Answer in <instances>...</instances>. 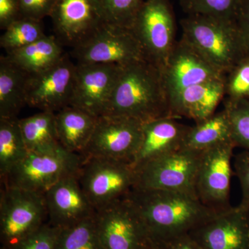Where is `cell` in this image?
Here are the masks:
<instances>
[{
	"label": "cell",
	"instance_id": "cell-1",
	"mask_svg": "<svg viewBox=\"0 0 249 249\" xmlns=\"http://www.w3.org/2000/svg\"><path fill=\"white\" fill-rule=\"evenodd\" d=\"M127 198L152 240L163 242L189 233L218 213L196 196L178 192L134 188Z\"/></svg>",
	"mask_w": 249,
	"mask_h": 249
},
{
	"label": "cell",
	"instance_id": "cell-2",
	"mask_svg": "<svg viewBox=\"0 0 249 249\" xmlns=\"http://www.w3.org/2000/svg\"><path fill=\"white\" fill-rule=\"evenodd\" d=\"M103 115L142 123L170 117L169 94L161 71L145 60L123 67Z\"/></svg>",
	"mask_w": 249,
	"mask_h": 249
},
{
	"label": "cell",
	"instance_id": "cell-3",
	"mask_svg": "<svg viewBox=\"0 0 249 249\" xmlns=\"http://www.w3.org/2000/svg\"><path fill=\"white\" fill-rule=\"evenodd\" d=\"M180 24L182 37L225 74L249 55L234 19L186 15Z\"/></svg>",
	"mask_w": 249,
	"mask_h": 249
},
{
	"label": "cell",
	"instance_id": "cell-4",
	"mask_svg": "<svg viewBox=\"0 0 249 249\" xmlns=\"http://www.w3.org/2000/svg\"><path fill=\"white\" fill-rule=\"evenodd\" d=\"M78 178L96 211L126 197L136 183L132 163L101 157L82 159Z\"/></svg>",
	"mask_w": 249,
	"mask_h": 249
},
{
	"label": "cell",
	"instance_id": "cell-5",
	"mask_svg": "<svg viewBox=\"0 0 249 249\" xmlns=\"http://www.w3.org/2000/svg\"><path fill=\"white\" fill-rule=\"evenodd\" d=\"M131 30L145 60L163 71L176 40V18L169 0H145Z\"/></svg>",
	"mask_w": 249,
	"mask_h": 249
},
{
	"label": "cell",
	"instance_id": "cell-6",
	"mask_svg": "<svg viewBox=\"0 0 249 249\" xmlns=\"http://www.w3.org/2000/svg\"><path fill=\"white\" fill-rule=\"evenodd\" d=\"M48 219L43 195L1 185L0 226L6 249L40 229Z\"/></svg>",
	"mask_w": 249,
	"mask_h": 249
},
{
	"label": "cell",
	"instance_id": "cell-7",
	"mask_svg": "<svg viewBox=\"0 0 249 249\" xmlns=\"http://www.w3.org/2000/svg\"><path fill=\"white\" fill-rule=\"evenodd\" d=\"M201 153L181 148L136 167L134 188L178 192L196 196V177Z\"/></svg>",
	"mask_w": 249,
	"mask_h": 249
},
{
	"label": "cell",
	"instance_id": "cell-8",
	"mask_svg": "<svg viewBox=\"0 0 249 249\" xmlns=\"http://www.w3.org/2000/svg\"><path fill=\"white\" fill-rule=\"evenodd\" d=\"M80 155L62 149L52 153L29 152L27 157L1 179V185L44 195L64 177L76 173Z\"/></svg>",
	"mask_w": 249,
	"mask_h": 249
},
{
	"label": "cell",
	"instance_id": "cell-9",
	"mask_svg": "<svg viewBox=\"0 0 249 249\" xmlns=\"http://www.w3.org/2000/svg\"><path fill=\"white\" fill-rule=\"evenodd\" d=\"M142 124L129 118L99 116L92 136L80 157L112 159L132 164L142 145Z\"/></svg>",
	"mask_w": 249,
	"mask_h": 249
},
{
	"label": "cell",
	"instance_id": "cell-10",
	"mask_svg": "<svg viewBox=\"0 0 249 249\" xmlns=\"http://www.w3.org/2000/svg\"><path fill=\"white\" fill-rule=\"evenodd\" d=\"M50 18L57 40L71 49L109 24L101 0H58Z\"/></svg>",
	"mask_w": 249,
	"mask_h": 249
},
{
	"label": "cell",
	"instance_id": "cell-11",
	"mask_svg": "<svg viewBox=\"0 0 249 249\" xmlns=\"http://www.w3.org/2000/svg\"><path fill=\"white\" fill-rule=\"evenodd\" d=\"M95 220L103 249H142L152 240L127 196L97 210Z\"/></svg>",
	"mask_w": 249,
	"mask_h": 249
},
{
	"label": "cell",
	"instance_id": "cell-12",
	"mask_svg": "<svg viewBox=\"0 0 249 249\" xmlns=\"http://www.w3.org/2000/svg\"><path fill=\"white\" fill-rule=\"evenodd\" d=\"M71 54L79 65L106 64L124 67L145 60L142 46L132 30L110 24L81 45L72 49Z\"/></svg>",
	"mask_w": 249,
	"mask_h": 249
},
{
	"label": "cell",
	"instance_id": "cell-13",
	"mask_svg": "<svg viewBox=\"0 0 249 249\" xmlns=\"http://www.w3.org/2000/svg\"><path fill=\"white\" fill-rule=\"evenodd\" d=\"M235 144L225 142L201 152L196 181V196L216 212L230 209L231 160Z\"/></svg>",
	"mask_w": 249,
	"mask_h": 249
},
{
	"label": "cell",
	"instance_id": "cell-14",
	"mask_svg": "<svg viewBox=\"0 0 249 249\" xmlns=\"http://www.w3.org/2000/svg\"><path fill=\"white\" fill-rule=\"evenodd\" d=\"M76 67L65 53L52 66L35 74H29L27 106L55 113L70 106Z\"/></svg>",
	"mask_w": 249,
	"mask_h": 249
},
{
	"label": "cell",
	"instance_id": "cell-15",
	"mask_svg": "<svg viewBox=\"0 0 249 249\" xmlns=\"http://www.w3.org/2000/svg\"><path fill=\"white\" fill-rule=\"evenodd\" d=\"M161 72L170 98L193 85L226 77L183 37L175 42Z\"/></svg>",
	"mask_w": 249,
	"mask_h": 249
},
{
	"label": "cell",
	"instance_id": "cell-16",
	"mask_svg": "<svg viewBox=\"0 0 249 249\" xmlns=\"http://www.w3.org/2000/svg\"><path fill=\"white\" fill-rule=\"evenodd\" d=\"M70 106L95 116H103L123 66L106 64H76Z\"/></svg>",
	"mask_w": 249,
	"mask_h": 249
},
{
	"label": "cell",
	"instance_id": "cell-17",
	"mask_svg": "<svg viewBox=\"0 0 249 249\" xmlns=\"http://www.w3.org/2000/svg\"><path fill=\"white\" fill-rule=\"evenodd\" d=\"M188 234L204 249H249V211L231 206Z\"/></svg>",
	"mask_w": 249,
	"mask_h": 249
},
{
	"label": "cell",
	"instance_id": "cell-18",
	"mask_svg": "<svg viewBox=\"0 0 249 249\" xmlns=\"http://www.w3.org/2000/svg\"><path fill=\"white\" fill-rule=\"evenodd\" d=\"M78 172L64 177L43 195L49 222L58 229L71 227L96 214L80 186Z\"/></svg>",
	"mask_w": 249,
	"mask_h": 249
},
{
	"label": "cell",
	"instance_id": "cell-19",
	"mask_svg": "<svg viewBox=\"0 0 249 249\" xmlns=\"http://www.w3.org/2000/svg\"><path fill=\"white\" fill-rule=\"evenodd\" d=\"M225 78L210 80L178 91L170 98V117L196 123L211 117L226 96Z\"/></svg>",
	"mask_w": 249,
	"mask_h": 249
},
{
	"label": "cell",
	"instance_id": "cell-20",
	"mask_svg": "<svg viewBox=\"0 0 249 249\" xmlns=\"http://www.w3.org/2000/svg\"><path fill=\"white\" fill-rule=\"evenodd\" d=\"M189 128L171 117L143 123L142 145L132 163L134 168L182 148Z\"/></svg>",
	"mask_w": 249,
	"mask_h": 249
},
{
	"label": "cell",
	"instance_id": "cell-21",
	"mask_svg": "<svg viewBox=\"0 0 249 249\" xmlns=\"http://www.w3.org/2000/svg\"><path fill=\"white\" fill-rule=\"evenodd\" d=\"M55 114L60 145L67 151L81 155L92 136L98 117L71 106Z\"/></svg>",
	"mask_w": 249,
	"mask_h": 249
},
{
	"label": "cell",
	"instance_id": "cell-22",
	"mask_svg": "<svg viewBox=\"0 0 249 249\" xmlns=\"http://www.w3.org/2000/svg\"><path fill=\"white\" fill-rule=\"evenodd\" d=\"M29 74L0 57V119H14L27 106V83Z\"/></svg>",
	"mask_w": 249,
	"mask_h": 249
},
{
	"label": "cell",
	"instance_id": "cell-23",
	"mask_svg": "<svg viewBox=\"0 0 249 249\" xmlns=\"http://www.w3.org/2000/svg\"><path fill=\"white\" fill-rule=\"evenodd\" d=\"M64 55L62 45L55 36H45L24 48L6 53L5 56L31 75L52 66Z\"/></svg>",
	"mask_w": 249,
	"mask_h": 249
},
{
	"label": "cell",
	"instance_id": "cell-24",
	"mask_svg": "<svg viewBox=\"0 0 249 249\" xmlns=\"http://www.w3.org/2000/svg\"><path fill=\"white\" fill-rule=\"evenodd\" d=\"M19 124L29 152L52 153L65 149L59 142L55 112L42 111L19 119Z\"/></svg>",
	"mask_w": 249,
	"mask_h": 249
},
{
	"label": "cell",
	"instance_id": "cell-25",
	"mask_svg": "<svg viewBox=\"0 0 249 249\" xmlns=\"http://www.w3.org/2000/svg\"><path fill=\"white\" fill-rule=\"evenodd\" d=\"M229 142H232L231 130L229 116L224 109L195 125L190 126L182 148L203 152Z\"/></svg>",
	"mask_w": 249,
	"mask_h": 249
},
{
	"label": "cell",
	"instance_id": "cell-26",
	"mask_svg": "<svg viewBox=\"0 0 249 249\" xmlns=\"http://www.w3.org/2000/svg\"><path fill=\"white\" fill-rule=\"evenodd\" d=\"M29 152L19 119H0V178H4Z\"/></svg>",
	"mask_w": 249,
	"mask_h": 249
},
{
	"label": "cell",
	"instance_id": "cell-27",
	"mask_svg": "<svg viewBox=\"0 0 249 249\" xmlns=\"http://www.w3.org/2000/svg\"><path fill=\"white\" fill-rule=\"evenodd\" d=\"M56 249H103L95 215L71 227L60 229Z\"/></svg>",
	"mask_w": 249,
	"mask_h": 249
},
{
	"label": "cell",
	"instance_id": "cell-28",
	"mask_svg": "<svg viewBox=\"0 0 249 249\" xmlns=\"http://www.w3.org/2000/svg\"><path fill=\"white\" fill-rule=\"evenodd\" d=\"M42 21L22 18L5 29L0 47L6 53L24 48L45 36Z\"/></svg>",
	"mask_w": 249,
	"mask_h": 249
},
{
	"label": "cell",
	"instance_id": "cell-29",
	"mask_svg": "<svg viewBox=\"0 0 249 249\" xmlns=\"http://www.w3.org/2000/svg\"><path fill=\"white\" fill-rule=\"evenodd\" d=\"M243 0H178L186 15H204L236 20Z\"/></svg>",
	"mask_w": 249,
	"mask_h": 249
},
{
	"label": "cell",
	"instance_id": "cell-30",
	"mask_svg": "<svg viewBox=\"0 0 249 249\" xmlns=\"http://www.w3.org/2000/svg\"><path fill=\"white\" fill-rule=\"evenodd\" d=\"M224 109L230 121L232 142L249 152V99L226 98Z\"/></svg>",
	"mask_w": 249,
	"mask_h": 249
},
{
	"label": "cell",
	"instance_id": "cell-31",
	"mask_svg": "<svg viewBox=\"0 0 249 249\" xmlns=\"http://www.w3.org/2000/svg\"><path fill=\"white\" fill-rule=\"evenodd\" d=\"M145 0H101L108 22L131 29Z\"/></svg>",
	"mask_w": 249,
	"mask_h": 249
},
{
	"label": "cell",
	"instance_id": "cell-32",
	"mask_svg": "<svg viewBox=\"0 0 249 249\" xmlns=\"http://www.w3.org/2000/svg\"><path fill=\"white\" fill-rule=\"evenodd\" d=\"M226 98L249 99V54L226 74Z\"/></svg>",
	"mask_w": 249,
	"mask_h": 249
},
{
	"label": "cell",
	"instance_id": "cell-33",
	"mask_svg": "<svg viewBox=\"0 0 249 249\" xmlns=\"http://www.w3.org/2000/svg\"><path fill=\"white\" fill-rule=\"evenodd\" d=\"M60 229L46 222L40 229L10 249H56Z\"/></svg>",
	"mask_w": 249,
	"mask_h": 249
},
{
	"label": "cell",
	"instance_id": "cell-34",
	"mask_svg": "<svg viewBox=\"0 0 249 249\" xmlns=\"http://www.w3.org/2000/svg\"><path fill=\"white\" fill-rule=\"evenodd\" d=\"M236 175L240 180L242 197L239 206L249 211V152H240L234 161Z\"/></svg>",
	"mask_w": 249,
	"mask_h": 249
},
{
	"label": "cell",
	"instance_id": "cell-35",
	"mask_svg": "<svg viewBox=\"0 0 249 249\" xmlns=\"http://www.w3.org/2000/svg\"><path fill=\"white\" fill-rule=\"evenodd\" d=\"M22 18L42 21L50 17L58 0H19Z\"/></svg>",
	"mask_w": 249,
	"mask_h": 249
},
{
	"label": "cell",
	"instance_id": "cell-36",
	"mask_svg": "<svg viewBox=\"0 0 249 249\" xmlns=\"http://www.w3.org/2000/svg\"><path fill=\"white\" fill-rule=\"evenodd\" d=\"M22 18L19 0H0V29L5 30Z\"/></svg>",
	"mask_w": 249,
	"mask_h": 249
},
{
	"label": "cell",
	"instance_id": "cell-37",
	"mask_svg": "<svg viewBox=\"0 0 249 249\" xmlns=\"http://www.w3.org/2000/svg\"><path fill=\"white\" fill-rule=\"evenodd\" d=\"M236 22L249 54V0L242 1Z\"/></svg>",
	"mask_w": 249,
	"mask_h": 249
},
{
	"label": "cell",
	"instance_id": "cell-38",
	"mask_svg": "<svg viewBox=\"0 0 249 249\" xmlns=\"http://www.w3.org/2000/svg\"><path fill=\"white\" fill-rule=\"evenodd\" d=\"M165 243L167 249H204L188 233L178 236Z\"/></svg>",
	"mask_w": 249,
	"mask_h": 249
},
{
	"label": "cell",
	"instance_id": "cell-39",
	"mask_svg": "<svg viewBox=\"0 0 249 249\" xmlns=\"http://www.w3.org/2000/svg\"><path fill=\"white\" fill-rule=\"evenodd\" d=\"M142 249H167L165 242L152 240Z\"/></svg>",
	"mask_w": 249,
	"mask_h": 249
}]
</instances>
